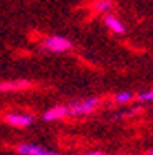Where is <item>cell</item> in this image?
I'll list each match as a JSON object with an SVG mask.
<instances>
[{
    "instance_id": "cell-1",
    "label": "cell",
    "mask_w": 153,
    "mask_h": 155,
    "mask_svg": "<svg viewBox=\"0 0 153 155\" xmlns=\"http://www.w3.org/2000/svg\"><path fill=\"white\" fill-rule=\"evenodd\" d=\"M99 105L98 98H88V100H81V101H74L71 106H67L69 115L79 116V115H89L91 111H94Z\"/></svg>"
},
{
    "instance_id": "cell-2",
    "label": "cell",
    "mask_w": 153,
    "mask_h": 155,
    "mask_svg": "<svg viewBox=\"0 0 153 155\" xmlns=\"http://www.w3.org/2000/svg\"><path fill=\"white\" fill-rule=\"evenodd\" d=\"M44 47L50 52H66L73 47L71 41L66 37H61V35H50L44 41Z\"/></svg>"
},
{
    "instance_id": "cell-3",
    "label": "cell",
    "mask_w": 153,
    "mask_h": 155,
    "mask_svg": "<svg viewBox=\"0 0 153 155\" xmlns=\"http://www.w3.org/2000/svg\"><path fill=\"white\" fill-rule=\"evenodd\" d=\"M5 121L12 127H29L34 121V118L25 113H8L5 115Z\"/></svg>"
},
{
    "instance_id": "cell-4",
    "label": "cell",
    "mask_w": 153,
    "mask_h": 155,
    "mask_svg": "<svg viewBox=\"0 0 153 155\" xmlns=\"http://www.w3.org/2000/svg\"><path fill=\"white\" fill-rule=\"evenodd\" d=\"M17 150L22 155H59V153H54V152L44 150V148L37 147V145H31V143H20L17 147Z\"/></svg>"
},
{
    "instance_id": "cell-5",
    "label": "cell",
    "mask_w": 153,
    "mask_h": 155,
    "mask_svg": "<svg viewBox=\"0 0 153 155\" xmlns=\"http://www.w3.org/2000/svg\"><path fill=\"white\" fill-rule=\"evenodd\" d=\"M67 115H69L67 106L59 105V106H54V108L47 110V111L44 113V120H47V121H52V120H61V118H64V116H67Z\"/></svg>"
},
{
    "instance_id": "cell-6",
    "label": "cell",
    "mask_w": 153,
    "mask_h": 155,
    "mask_svg": "<svg viewBox=\"0 0 153 155\" xmlns=\"http://www.w3.org/2000/svg\"><path fill=\"white\" fill-rule=\"evenodd\" d=\"M31 86V83L25 79H17V81H4L0 83V91H20Z\"/></svg>"
},
{
    "instance_id": "cell-7",
    "label": "cell",
    "mask_w": 153,
    "mask_h": 155,
    "mask_svg": "<svg viewBox=\"0 0 153 155\" xmlns=\"http://www.w3.org/2000/svg\"><path fill=\"white\" fill-rule=\"evenodd\" d=\"M104 24H106V27L109 29L111 32H115V34H123V32H125V25H123L121 20L116 19L115 15H106L104 17Z\"/></svg>"
},
{
    "instance_id": "cell-8",
    "label": "cell",
    "mask_w": 153,
    "mask_h": 155,
    "mask_svg": "<svg viewBox=\"0 0 153 155\" xmlns=\"http://www.w3.org/2000/svg\"><path fill=\"white\" fill-rule=\"evenodd\" d=\"M111 7H113V2L111 0H98L94 4V8L98 12H109Z\"/></svg>"
},
{
    "instance_id": "cell-9",
    "label": "cell",
    "mask_w": 153,
    "mask_h": 155,
    "mask_svg": "<svg viewBox=\"0 0 153 155\" xmlns=\"http://www.w3.org/2000/svg\"><path fill=\"white\" fill-rule=\"evenodd\" d=\"M131 100H133V93H130V91H123V93H118L115 96L116 103H128Z\"/></svg>"
},
{
    "instance_id": "cell-10",
    "label": "cell",
    "mask_w": 153,
    "mask_h": 155,
    "mask_svg": "<svg viewBox=\"0 0 153 155\" xmlns=\"http://www.w3.org/2000/svg\"><path fill=\"white\" fill-rule=\"evenodd\" d=\"M138 100L140 101H153V89L151 91H146V93H142L138 96Z\"/></svg>"
},
{
    "instance_id": "cell-11",
    "label": "cell",
    "mask_w": 153,
    "mask_h": 155,
    "mask_svg": "<svg viewBox=\"0 0 153 155\" xmlns=\"http://www.w3.org/2000/svg\"><path fill=\"white\" fill-rule=\"evenodd\" d=\"M84 155H103L101 152H93V153H84Z\"/></svg>"
},
{
    "instance_id": "cell-12",
    "label": "cell",
    "mask_w": 153,
    "mask_h": 155,
    "mask_svg": "<svg viewBox=\"0 0 153 155\" xmlns=\"http://www.w3.org/2000/svg\"><path fill=\"white\" fill-rule=\"evenodd\" d=\"M150 155H153V150H151V152H150Z\"/></svg>"
}]
</instances>
